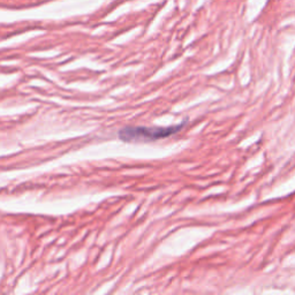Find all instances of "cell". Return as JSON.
I'll return each mask as SVG.
<instances>
[{
    "instance_id": "cell-1",
    "label": "cell",
    "mask_w": 295,
    "mask_h": 295,
    "mask_svg": "<svg viewBox=\"0 0 295 295\" xmlns=\"http://www.w3.org/2000/svg\"><path fill=\"white\" fill-rule=\"evenodd\" d=\"M186 125L181 122L179 125L169 127H144V126H127L118 133L119 139L125 142H150L165 139L180 132Z\"/></svg>"
}]
</instances>
